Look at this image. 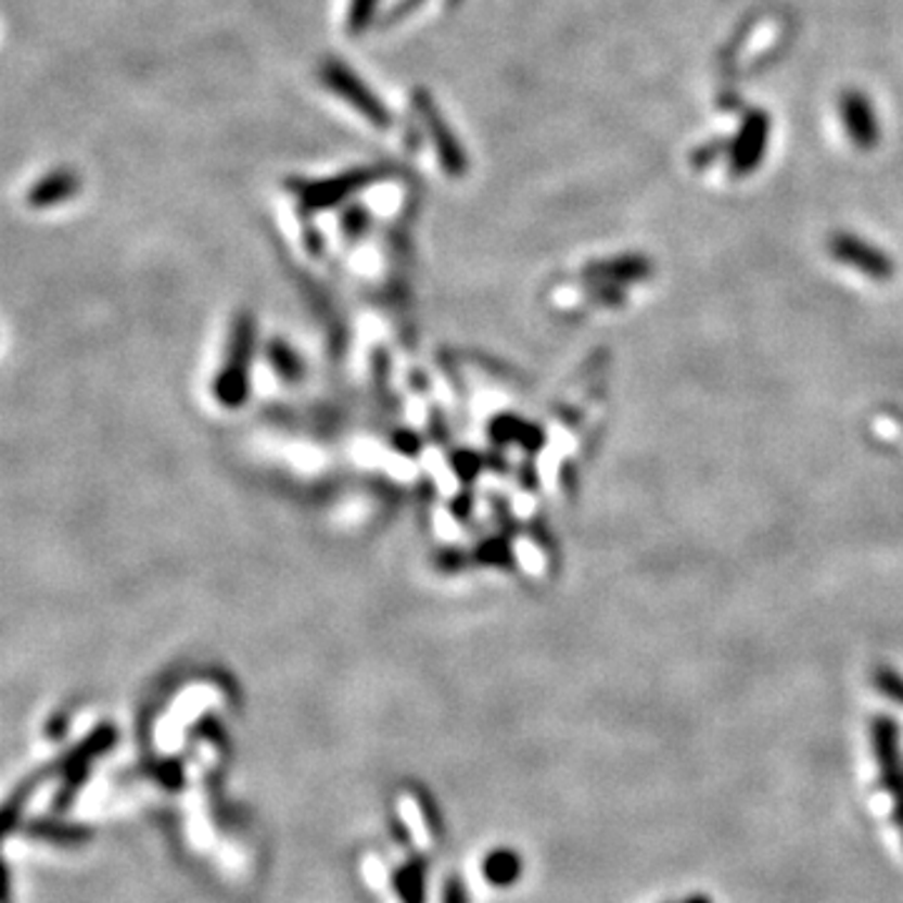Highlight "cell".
<instances>
[{"label": "cell", "mask_w": 903, "mask_h": 903, "mask_svg": "<svg viewBox=\"0 0 903 903\" xmlns=\"http://www.w3.org/2000/svg\"><path fill=\"white\" fill-rule=\"evenodd\" d=\"M319 80L332 91L336 99H342L352 111H357L367 124H372L379 131L392 128V111L384 106V101L361 80L354 68L346 66L339 59H325L319 63Z\"/></svg>", "instance_id": "1"}, {"label": "cell", "mask_w": 903, "mask_h": 903, "mask_svg": "<svg viewBox=\"0 0 903 903\" xmlns=\"http://www.w3.org/2000/svg\"><path fill=\"white\" fill-rule=\"evenodd\" d=\"M412 106L417 111L419 120H422L427 136H430L432 149H434V153H437L442 171L452 176V179H459V176H465L467 168H470V158H467L465 147L459 143L457 133L452 131V126L447 124L445 113L440 111L437 101L432 99V93L427 91V88H415V91H412Z\"/></svg>", "instance_id": "2"}, {"label": "cell", "mask_w": 903, "mask_h": 903, "mask_svg": "<svg viewBox=\"0 0 903 903\" xmlns=\"http://www.w3.org/2000/svg\"><path fill=\"white\" fill-rule=\"evenodd\" d=\"M382 174H384L382 166H359V168H349V171L329 176V179L296 181L294 191H296V196H300V204L309 208H329L339 204V201L349 199L352 193L367 189L369 183H374Z\"/></svg>", "instance_id": "3"}, {"label": "cell", "mask_w": 903, "mask_h": 903, "mask_svg": "<svg viewBox=\"0 0 903 903\" xmlns=\"http://www.w3.org/2000/svg\"><path fill=\"white\" fill-rule=\"evenodd\" d=\"M771 143V118L765 111H748L738 133L728 141V164L736 176L753 174Z\"/></svg>", "instance_id": "4"}, {"label": "cell", "mask_w": 903, "mask_h": 903, "mask_svg": "<svg viewBox=\"0 0 903 903\" xmlns=\"http://www.w3.org/2000/svg\"><path fill=\"white\" fill-rule=\"evenodd\" d=\"M838 116H841V124L849 133L851 143L861 151H874L881 141V124H878V113L870 103L864 91H851L841 93L838 99Z\"/></svg>", "instance_id": "5"}, {"label": "cell", "mask_w": 903, "mask_h": 903, "mask_svg": "<svg viewBox=\"0 0 903 903\" xmlns=\"http://www.w3.org/2000/svg\"><path fill=\"white\" fill-rule=\"evenodd\" d=\"M80 191V179L71 168H55L38 179L28 191V204L34 208L59 206Z\"/></svg>", "instance_id": "6"}, {"label": "cell", "mask_w": 903, "mask_h": 903, "mask_svg": "<svg viewBox=\"0 0 903 903\" xmlns=\"http://www.w3.org/2000/svg\"><path fill=\"white\" fill-rule=\"evenodd\" d=\"M427 883V859L415 856L392 874V886L402 903H424Z\"/></svg>", "instance_id": "7"}, {"label": "cell", "mask_w": 903, "mask_h": 903, "mask_svg": "<svg viewBox=\"0 0 903 903\" xmlns=\"http://www.w3.org/2000/svg\"><path fill=\"white\" fill-rule=\"evenodd\" d=\"M482 874H485V878L492 886H497V889H507V886H512L522 874L520 856L510 849L492 851L485 859V864H482Z\"/></svg>", "instance_id": "8"}, {"label": "cell", "mask_w": 903, "mask_h": 903, "mask_svg": "<svg viewBox=\"0 0 903 903\" xmlns=\"http://www.w3.org/2000/svg\"><path fill=\"white\" fill-rule=\"evenodd\" d=\"M28 836L43 838V841L59 843V845H80L93 836L91 828L74 826V824H59V821H34L26 826Z\"/></svg>", "instance_id": "9"}, {"label": "cell", "mask_w": 903, "mask_h": 903, "mask_svg": "<svg viewBox=\"0 0 903 903\" xmlns=\"http://www.w3.org/2000/svg\"><path fill=\"white\" fill-rule=\"evenodd\" d=\"M379 11V0H352L349 11H346V30L352 36L365 34L372 26Z\"/></svg>", "instance_id": "10"}, {"label": "cell", "mask_w": 903, "mask_h": 903, "mask_svg": "<svg viewBox=\"0 0 903 903\" xmlns=\"http://www.w3.org/2000/svg\"><path fill=\"white\" fill-rule=\"evenodd\" d=\"M442 903H470V893L459 876H449L442 889Z\"/></svg>", "instance_id": "11"}, {"label": "cell", "mask_w": 903, "mask_h": 903, "mask_svg": "<svg viewBox=\"0 0 903 903\" xmlns=\"http://www.w3.org/2000/svg\"><path fill=\"white\" fill-rule=\"evenodd\" d=\"M419 3H424V0H402L397 8H392V11H390V21H397V18H402V15L412 13Z\"/></svg>", "instance_id": "12"}, {"label": "cell", "mask_w": 903, "mask_h": 903, "mask_svg": "<svg viewBox=\"0 0 903 903\" xmlns=\"http://www.w3.org/2000/svg\"><path fill=\"white\" fill-rule=\"evenodd\" d=\"M445 3H447V8H457L459 3H462V0H445Z\"/></svg>", "instance_id": "13"}, {"label": "cell", "mask_w": 903, "mask_h": 903, "mask_svg": "<svg viewBox=\"0 0 903 903\" xmlns=\"http://www.w3.org/2000/svg\"><path fill=\"white\" fill-rule=\"evenodd\" d=\"M688 903H708V899H690Z\"/></svg>", "instance_id": "14"}]
</instances>
